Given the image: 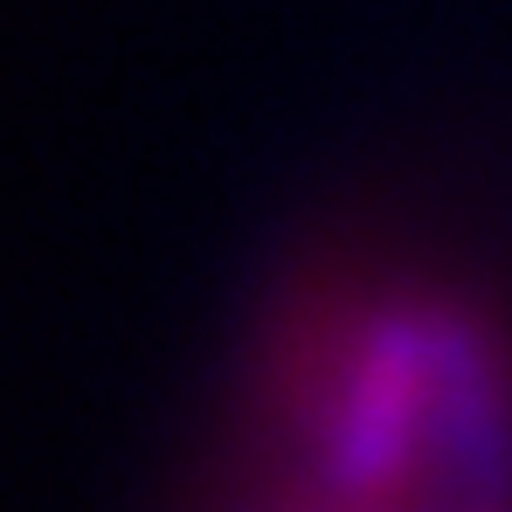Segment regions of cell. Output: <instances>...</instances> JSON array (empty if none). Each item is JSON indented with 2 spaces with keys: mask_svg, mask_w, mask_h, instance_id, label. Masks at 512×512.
<instances>
[{
  "mask_svg": "<svg viewBox=\"0 0 512 512\" xmlns=\"http://www.w3.org/2000/svg\"><path fill=\"white\" fill-rule=\"evenodd\" d=\"M215 512H512L506 360L450 312H360L305 353Z\"/></svg>",
  "mask_w": 512,
  "mask_h": 512,
  "instance_id": "cell-1",
  "label": "cell"
}]
</instances>
